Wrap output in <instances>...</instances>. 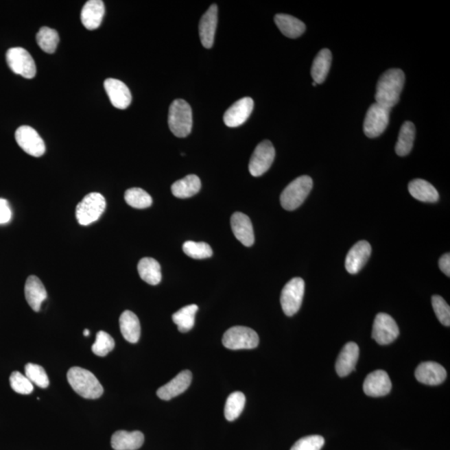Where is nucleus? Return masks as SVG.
<instances>
[{
	"instance_id": "obj_1",
	"label": "nucleus",
	"mask_w": 450,
	"mask_h": 450,
	"mask_svg": "<svg viewBox=\"0 0 450 450\" xmlns=\"http://www.w3.org/2000/svg\"><path fill=\"white\" fill-rule=\"evenodd\" d=\"M405 81V73L401 69H390L383 73L376 86V103L392 110L401 99Z\"/></svg>"
},
{
	"instance_id": "obj_2",
	"label": "nucleus",
	"mask_w": 450,
	"mask_h": 450,
	"mask_svg": "<svg viewBox=\"0 0 450 450\" xmlns=\"http://www.w3.org/2000/svg\"><path fill=\"white\" fill-rule=\"evenodd\" d=\"M69 385L81 397L95 399L101 397L104 388L91 371L80 367H73L68 371Z\"/></svg>"
},
{
	"instance_id": "obj_3",
	"label": "nucleus",
	"mask_w": 450,
	"mask_h": 450,
	"mask_svg": "<svg viewBox=\"0 0 450 450\" xmlns=\"http://www.w3.org/2000/svg\"><path fill=\"white\" fill-rule=\"evenodd\" d=\"M169 127L178 138H185L191 133L193 115L191 107L184 99H176L169 107Z\"/></svg>"
},
{
	"instance_id": "obj_4",
	"label": "nucleus",
	"mask_w": 450,
	"mask_h": 450,
	"mask_svg": "<svg viewBox=\"0 0 450 450\" xmlns=\"http://www.w3.org/2000/svg\"><path fill=\"white\" fill-rule=\"evenodd\" d=\"M313 188L312 178L307 176L298 177L287 186L281 196L282 207L288 211H294L304 203Z\"/></svg>"
},
{
	"instance_id": "obj_5",
	"label": "nucleus",
	"mask_w": 450,
	"mask_h": 450,
	"mask_svg": "<svg viewBox=\"0 0 450 450\" xmlns=\"http://www.w3.org/2000/svg\"><path fill=\"white\" fill-rule=\"evenodd\" d=\"M106 208V201L101 193H88L77 204L75 215L78 222L84 226L95 222L103 215Z\"/></svg>"
},
{
	"instance_id": "obj_6",
	"label": "nucleus",
	"mask_w": 450,
	"mask_h": 450,
	"mask_svg": "<svg viewBox=\"0 0 450 450\" xmlns=\"http://www.w3.org/2000/svg\"><path fill=\"white\" fill-rule=\"evenodd\" d=\"M222 342L230 350H251L258 346L259 338L254 329L244 326H235L224 333Z\"/></svg>"
},
{
	"instance_id": "obj_7",
	"label": "nucleus",
	"mask_w": 450,
	"mask_h": 450,
	"mask_svg": "<svg viewBox=\"0 0 450 450\" xmlns=\"http://www.w3.org/2000/svg\"><path fill=\"white\" fill-rule=\"evenodd\" d=\"M391 110L377 103L368 108L364 122V132L370 139L377 138L386 130Z\"/></svg>"
},
{
	"instance_id": "obj_8",
	"label": "nucleus",
	"mask_w": 450,
	"mask_h": 450,
	"mask_svg": "<svg viewBox=\"0 0 450 450\" xmlns=\"http://www.w3.org/2000/svg\"><path fill=\"white\" fill-rule=\"evenodd\" d=\"M305 287V281L301 278H294L283 289L281 303L283 311L287 316H293L300 310L304 298Z\"/></svg>"
},
{
	"instance_id": "obj_9",
	"label": "nucleus",
	"mask_w": 450,
	"mask_h": 450,
	"mask_svg": "<svg viewBox=\"0 0 450 450\" xmlns=\"http://www.w3.org/2000/svg\"><path fill=\"white\" fill-rule=\"evenodd\" d=\"M7 64L14 73L25 79H33L36 75V65L30 54L23 48H12L6 54Z\"/></svg>"
},
{
	"instance_id": "obj_10",
	"label": "nucleus",
	"mask_w": 450,
	"mask_h": 450,
	"mask_svg": "<svg viewBox=\"0 0 450 450\" xmlns=\"http://www.w3.org/2000/svg\"><path fill=\"white\" fill-rule=\"evenodd\" d=\"M275 157L274 147L270 141H263L256 147L252 154L249 169L251 176H263L272 165Z\"/></svg>"
},
{
	"instance_id": "obj_11",
	"label": "nucleus",
	"mask_w": 450,
	"mask_h": 450,
	"mask_svg": "<svg viewBox=\"0 0 450 450\" xmlns=\"http://www.w3.org/2000/svg\"><path fill=\"white\" fill-rule=\"evenodd\" d=\"M399 335L396 322L389 314L379 313L376 316L372 338L380 345L394 342Z\"/></svg>"
},
{
	"instance_id": "obj_12",
	"label": "nucleus",
	"mask_w": 450,
	"mask_h": 450,
	"mask_svg": "<svg viewBox=\"0 0 450 450\" xmlns=\"http://www.w3.org/2000/svg\"><path fill=\"white\" fill-rule=\"evenodd\" d=\"M15 139L25 153L40 157L45 153V145L38 132L30 126H21L15 132Z\"/></svg>"
},
{
	"instance_id": "obj_13",
	"label": "nucleus",
	"mask_w": 450,
	"mask_h": 450,
	"mask_svg": "<svg viewBox=\"0 0 450 450\" xmlns=\"http://www.w3.org/2000/svg\"><path fill=\"white\" fill-rule=\"evenodd\" d=\"M254 110V100L250 97L236 101L224 115V121L228 127L235 128L242 126L249 119Z\"/></svg>"
},
{
	"instance_id": "obj_14",
	"label": "nucleus",
	"mask_w": 450,
	"mask_h": 450,
	"mask_svg": "<svg viewBox=\"0 0 450 450\" xmlns=\"http://www.w3.org/2000/svg\"><path fill=\"white\" fill-rule=\"evenodd\" d=\"M392 388L390 376L383 370H376L368 375L364 382V394L370 397L385 396Z\"/></svg>"
},
{
	"instance_id": "obj_15",
	"label": "nucleus",
	"mask_w": 450,
	"mask_h": 450,
	"mask_svg": "<svg viewBox=\"0 0 450 450\" xmlns=\"http://www.w3.org/2000/svg\"><path fill=\"white\" fill-rule=\"evenodd\" d=\"M104 88L113 106L119 110H126L130 106L132 95L130 88L122 81L107 79L104 81Z\"/></svg>"
},
{
	"instance_id": "obj_16",
	"label": "nucleus",
	"mask_w": 450,
	"mask_h": 450,
	"mask_svg": "<svg viewBox=\"0 0 450 450\" xmlns=\"http://www.w3.org/2000/svg\"><path fill=\"white\" fill-rule=\"evenodd\" d=\"M371 246L367 241H359L348 251L345 259V269L351 274H358L366 265L371 254Z\"/></svg>"
},
{
	"instance_id": "obj_17",
	"label": "nucleus",
	"mask_w": 450,
	"mask_h": 450,
	"mask_svg": "<svg viewBox=\"0 0 450 450\" xmlns=\"http://www.w3.org/2000/svg\"><path fill=\"white\" fill-rule=\"evenodd\" d=\"M447 372L440 364L428 362L420 364L415 370V378L424 385L436 386L443 383Z\"/></svg>"
},
{
	"instance_id": "obj_18",
	"label": "nucleus",
	"mask_w": 450,
	"mask_h": 450,
	"mask_svg": "<svg viewBox=\"0 0 450 450\" xmlns=\"http://www.w3.org/2000/svg\"><path fill=\"white\" fill-rule=\"evenodd\" d=\"M218 23V7L212 5L202 16L199 25L200 36L204 48L211 49L215 42V36Z\"/></svg>"
},
{
	"instance_id": "obj_19",
	"label": "nucleus",
	"mask_w": 450,
	"mask_h": 450,
	"mask_svg": "<svg viewBox=\"0 0 450 450\" xmlns=\"http://www.w3.org/2000/svg\"><path fill=\"white\" fill-rule=\"evenodd\" d=\"M231 228L235 238L243 246L250 247L254 243V234L251 220L243 213L236 212L231 217Z\"/></svg>"
},
{
	"instance_id": "obj_20",
	"label": "nucleus",
	"mask_w": 450,
	"mask_h": 450,
	"mask_svg": "<svg viewBox=\"0 0 450 450\" xmlns=\"http://www.w3.org/2000/svg\"><path fill=\"white\" fill-rule=\"evenodd\" d=\"M192 381V374L189 370L180 372L171 381L163 386L157 390L158 397L163 401H170L178 395L183 394Z\"/></svg>"
},
{
	"instance_id": "obj_21",
	"label": "nucleus",
	"mask_w": 450,
	"mask_h": 450,
	"mask_svg": "<svg viewBox=\"0 0 450 450\" xmlns=\"http://www.w3.org/2000/svg\"><path fill=\"white\" fill-rule=\"evenodd\" d=\"M359 356L358 344L350 342L344 345L343 350L338 356L335 370L340 377H345L355 370Z\"/></svg>"
},
{
	"instance_id": "obj_22",
	"label": "nucleus",
	"mask_w": 450,
	"mask_h": 450,
	"mask_svg": "<svg viewBox=\"0 0 450 450\" xmlns=\"http://www.w3.org/2000/svg\"><path fill=\"white\" fill-rule=\"evenodd\" d=\"M106 7L101 0H89L81 11V21L88 30L98 29L102 23Z\"/></svg>"
},
{
	"instance_id": "obj_23",
	"label": "nucleus",
	"mask_w": 450,
	"mask_h": 450,
	"mask_svg": "<svg viewBox=\"0 0 450 450\" xmlns=\"http://www.w3.org/2000/svg\"><path fill=\"white\" fill-rule=\"evenodd\" d=\"M25 294L26 300L34 311H40L42 303L47 298V291L40 279L34 275L27 279Z\"/></svg>"
},
{
	"instance_id": "obj_24",
	"label": "nucleus",
	"mask_w": 450,
	"mask_h": 450,
	"mask_svg": "<svg viewBox=\"0 0 450 450\" xmlns=\"http://www.w3.org/2000/svg\"><path fill=\"white\" fill-rule=\"evenodd\" d=\"M143 442L145 436L141 431L119 430L111 438L112 448L115 450H137L141 447Z\"/></svg>"
},
{
	"instance_id": "obj_25",
	"label": "nucleus",
	"mask_w": 450,
	"mask_h": 450,
	"mask_svg": "<svg viewBox=\"0 0 450 450\" xmlns=\"http://www.w3.org/2000/svg\"><path fill=\"white\" fill-rule=\"evenodd\" d=\"M120 331L128 342L137 343L141 338V323L137 314L126 310L119 318Z\"/></svg>"
},
{
	"instance_id": "obj_26",
	"label": "nucleus",
	"mask_w": 450,
	"mask_h": 450,
	"mask_svg": "<svg viewBox=\"0 0 450 450\" xmlns=\"http://www.w3.org/2000/svg\"><path fill=\"white\" fill-rule=\"evenodd\" d=\"M274 22L282 34L290 38H296L301 36L306 29L304 22L289 14H279L275 15Z\"/></svg>"
},
{
	"instance_id": "obj_27",
	"label": "nucleus",
	"mask_w": 450,
	"mask_h": 450,
	"mask_svg": "<svg viewBox=\"0 0 450 450\" xmlns=\"http://www.w3.org/2000/svg\"><path fill=\"white\" fill-rule=\"evenodd\" d=\"M409 191L415 200L427 203H436L440 199L437 189L428 181L421 178L410 182Z\"/></svg>"
},
{
	"instance_id": "obj_28",
	"label": "nucleus",
	"mask_w": 450,
	"mask_h": 450,
	"mask_svg": "<svg viewBox=\"0 0 450 450\" xmlns=\"http://www.w3.org/2000/svg\"><path fill=\"white\" fill-rule=\"evenodd\" d=\"M332 62V54L331 50L324 49L318 53L313 61L311 68V75L313 82L317 84H323L328 76L331 69Z\"/></svg>"
},
{
	"instance_id": "obj_29",
	"label": "nucleus",
	"mask_w": 450,
	"mask_h": 450,
	"mask_svg": "<svg viewBox=\"0 0 450 450\" xmlns=\"http://www.w3.org/2000/svg\"><path fill=\"white\" fill-rule=\"evenodd\" d=\"M138 272L147 284L157 285L161 282V267L156 259L149 257L141 259L138 263Z\"/></svg>"
},
{
	"instance_id": "obj_30",
	"label": "nucleus",
	"mask_w": 450,
	"mask_h": 450,
	"mask_svg": "<svg viewBox=\"0 0 450 450\" xmlns=\"http://www.w3.org/2000/svg\"><path fill=\"white\" fill-rule=\"evenodd\" d=\"M201 189V181L200 178L195 174H189L181 180H178L171 186V191L174 196L180 199H187V198L196 196Z\"/></svg>"
},
{
	"instance_id": "obj_31",
	"label": "nucleus",
	"mask_w": 450,
	"mask_h": 450,
	"mask_svg": "<svg viewBox=\"0 0 450 450\" xmlns=\"http://www.w3.org/2000/svg\"><path fill=\"white\" fill-rule=\"evenodd\" d=\"M415 138V126L412 122L407 121L403 123L399 130L398 142L395 145V152L399 156H406L413 149Z\"/></svg>"
},
{
	"instance_id": "obj_32",
	"label": "nucleus",
	"mask_w": 450,
	"mask_h": 450,
	"mask_svg": "<svg viewBox=\"0 0 450 450\" xmlns=\"http://www.w3.org/2000/svg\"><path fill=\"white\" fill-rule=\"evenodd\" d=\"M198 309L199 307L196 305H189L173 314L172 320L178 326V331L181 333H187L193 329L196 323Z\"/></svg>"
},
{
	"instance_id": "obj_33",
	"label": "nucleus",
	"mask_w": 450,
	"mask_h": 450,
	"mask_svg": "<svg viewBox=\"0 0 450 450\" xmlns=\"http://www.w3.org/2000/svg\"><path fill=\"white\" fill-rule=\"evenodd\" d=\"M246 399L242 392L236 391L228 397L224 406V416L228 421H234L240 416L246 405Z\"/></svg>"
},
{
	"instance_id": "obj_34",
	"label": "nucleus",
	"mask_w": 450,
	"mask_h": 450,
	"mask_svg": "<svg viewBox=\"0 0 450 450\" xmlns=\"http://www.w3.org/2000/svg\"><path fill=\"white\" fill-rule=\"evenodd\" d=\"M36 40L43 51L53 54L60 42L59 34L49 27H42L37 34Z\"/></svg>"
},
{
	"instance_id": "obj_35",
	"label": "nucleus",
	"mask_w": 450,
	"mask_h": 450,
	"mask_svg": "<svg viewBox=\"0 0 450 450\" xmlns=\"http://www.w3.org/2000/svg\"><path fill=\"white\" fill-rule=\"evenodd\" d=\"M125 200L130 206L139 209L149 208L153 203L152 197L141 188L128 189L125 193Z\"/></svg>"
},
{
	"instance_id": "obj_36",
	"label": "nucleus",
	"mask_w": 450,
	"mask_h": 450,
	"mask_svg": "<svg viewBox=\"0 0 450 450\" xmlns=\"http://www.w3.org/2000/svg\"><path fill=\"white\" fill-rule=\"evenodd\" d=\"M183 251L189 257L196 259H207L213 255L211 247L204 242L186 241L183 244Z\"/></svg>"
},
{
	"instance_id": "obj_37",
	"label": "nucleus",
	"mask_w": 450,
	"mask_h": 450,
	"mask_svg": "<svg viewBox=\"0 0 450 450\" xmlns=\"http://www.w3.org/2000/svg\"><path fill=\"white\" fill-rule=\"evenodd\" d=\"M25 376L30 380V382L34 383L40 388H47L49 385V379L45 368L36 364H27L25 368Z\"/></svg>"
},
{
	"instance_id": "obj_38",
	"label": "nucleus",
	"mask_w": 450,
	"mask_h": 450,
	"mask_svg": "<svg viewBox=\"0 0 450 450\" xmlns=\"http://www.w3.org/2000/svg\"><path fill=\"white\" fill-rule=\"evenodd\" d=\"M115 343L112 336L104 331H99L97 333L96 340L92 345V351L97 356H106L108 353L114 350Z\"/></svg>"
},
{
	"instance_id": "obj_39",
	"label": "nucleus",
	"mask_w": 450,
	"mask_h": 450,
	"mask_svg": "<svg viewBox=\"0 0 450 450\" xmlns=\"http://www.w3.org/2000/svg\"><path fill=\"white\" fill-rule=\"evenodd\" d=\"M10 382L11 388L18 394H29L34 390V386L30 380L18 371L13 372L10 375Z\"/></svg>"
},
{
	"instance_id": "obj_40",
	"label": "nucleus",
	"mask_w": 450,
	"mask_h": 450,
	"mask_svg": "<svg viewBox=\"0 0 450 450\" xmlns=\"http://www.w3.org/2000/svg\"><path fill=\"white\" fill-rule=\"evenodd\" d=\"M432 306L438 321L445 326L450 325V308L443 298L440 296L432 297Z\"/></svg>"
},
{
	"instance_id": "obj_41",
	"label": "nucleus",
	"mask_w": 450,
	"mask_h": 450,
	"mask_svg": "<svg viewBox=\"0 0 450 450\" xmlns=\"http://www.w3.org/2000/svg\"><path fill=\"white\" fill-rule=\"evenodd\" d=\"M324 438L320 436H309L300 438L290 450H321Z\"/></svg>"
},
{
	"instance_id": "obj_42",
	"label": "nucleus",
	"mask_w": 450,
	"mask_h": 450,
	"mask_svg": "<svg viewBox=\"0 0 450 450\" xmlns=\"http://www.w3.org/2000/svg\"><path fill=\"white\" fill-rule=\"evenodd\" d=\"M11 217H12V212L9 203L5 200L0 199V224L9 223Z\"/></svg>"
},
{
	"instance_id": "obj_43",
	"label": "nucleus",
	"mask_w": 450,
	"mask_h": 450,
	"mask_svg": "<svg viewBox=\"0 0 450 450\" xmlns=\"http://www.w3.org/2000/svg\"><path fill=\"white\" fill-rule=\"evenodd\" d=\"M438 266L442 272L447 275L448 277L450 276V254L449 253L445 254L438 261Z\"/></svg>"
},
{
	"instance_id": "obj_44",
	"label": "nucleus",
	"mask_w": 450,
	"mask_h": 450,
	"mask_svg": "<svg viewBox=\"0 0 450 450\" xmlns=\"http://www.w3.org/2000/svg\"><path fill=\"white\" fill-rule=\"evenodd\" d=\"M89 335H91V332H89L88 329H84V335L88 336Z\"/></svg>"
},
{
	"instance_id": "obj_45",
	"label": "nucleus",
	"mask_w": 450,
	"mask_h": 450,
	"mask_svg": "<svg viewBox=\"0 0 450 450\" xmlns=\"http://www.w3.org/2000/svg\"><path fill=\"white\" fill-rule=\"evenodd\" d=\"M313 86L316 87V86H317V84H316V82H313Z\"/></svg>"
}]
</instances>
